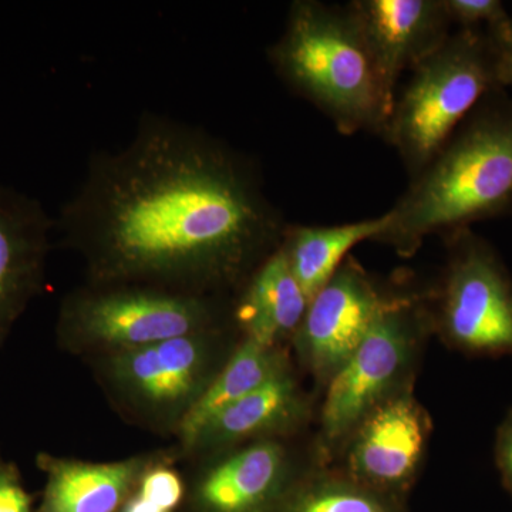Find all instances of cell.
Segmentation results:
<instances>
[{
	"mask_svg": "<svg viewBox=\"0 0 512 512\" xmlns=\"http://www.w3.org/2000/svg\"><path fill=\"white\" fill-rule=\"evenodd\" d=\"M308 416L305 394L289 367L215 416L184 453L210 456L259 440H278Z\"/></svg>",
	"mask_w": 512,
	"mask_h": 512,
	"instance_id": "15",
	"label": "cell"
},
{
	"mask_svg": "<svg viewBox=\"0 0 512 512\" xmlns=\"http://www.w3.org/2000/svg\"><path fill=\"white\" fill-rule=\"evenodd\" d=\"M281 512H403V505L345 473H318L298 478Z\"/></svg>",
	"mask_w": 512,
	"mask_h": 512,
	"instance_id": "19",
	"label": "cell"
},
{
	"mask_svg": "<svg viewBox=\"0 0 512 512\" xmlns=\"http://www.w3.org/2000/svg\"><path fill=\"white\" fill-rule=\"evenodd\" d=\"M212 458L187 483V512H281L298 481L278 440L254 441Z\"/></svg>",
	"mask_w": 512,
	"mask_h": 512,
	"instance_id": "11",
	"label": "cell"
},
{
	"mask_svg": "<svg viewBox=\"0 0 512 512\" xmlns=\"http://www.w3.org/2000/svg\"><path fill=\"white\" fill-rule=\"evenodd\" d=\"M365 40L387 93L451 35L444 0H356L346 6Z\"/></svg>",
	"mask_w": 512,
	"mask_h": 512,
	"instance_id": "13",
	"label": "cell"
},
{
	"mask_svg": "<svg viewBox=\"0 0 512 512\" xmlns=\"http://www.w3.org/2000/svg\"><path fill=\"white\" fill-rule=\"evenodd\" d=\"M393 295L380 291L355 259L343 262L309 301L293 345L303 365L328 383L355 352Z\"/></svg>",
	"mask_w": 512,
	"mask_h": 512,
	"instance_id": "9",
	"label": "cell"
},
{
	"mask_svg": "<svg viewBox=\"0 0 512 512\" xmlns=\"http://www.w3.org/2000/svg\"><path fill=\"white\" fill-rule=\"evenodd\" d=\"M225 348L221 326L92 360L101 386L124 416L177 434L231 355Z\"/></svg>",
	"mask_w": 512,
	"mask_h": 512,
	"instance_id": "6",
	"label": "cell"
},
{
	"mask_svg": "<svg viewBox=\"0 0 512 512\" xmlns=\"http://www.w3.org/2000/svg\"><path fill=\"white\" fill-rule=\"evenodd\" d=\"M268 56L282 82L311 101L339 133L386 131L394 99L348 9L296 0Z\"/></svg>",
	"mask_w": 512,
	"mask_h": 512,
	"instance_id": "3",
	"label": "cell"
},
{
	"mask_svg": "<svg viewBox=\"0 0 512 512\" xmlns=\"http://www.w3.org/2000/svg\"><path fill=\"white\" fill-rule=\"evenodd\" d=\"M484 32L490 46L498 89L512 87V19L507 18Z\"/></svg>",
	"mask_w": 512,
	"mask_h": 512,
	"instance_id": "22",
	"label": "cell"
},
{
	"mask_svg": "<svg viewBox=\"0 0 512 512\" xmlns=\"http://www.w3.org/2000/svg\"><path fill=\"white\" fill-rule=\"evenodd\" d=\"M228 299L143 284L86 282L60 305L57 342L90 359L143 348L225 326L232 316Z\"/></svg>",
	"mask_w": 512,
	"mask_h": 512,
	"instance_id": "4",
	"label": "cell"
},
{
	"mask_svg": "<svg viewBox=\"0 0 512 512\" xmlns=\"http://www.w3.org/2000/svg\"><path fill=\"white\" fill-rule=\"evenodd\" d=\"M0 512H36L35 497L26 491L22 473L0 454Z\"/></svg>",
	"mask_w": 512,
	"mask_h": 512,
	"instance_id": "23",
	"label": "cell"
},
{
	"mask_svg": "<svg viewBox=\"0 0 512 512\" xmlns=\"http://www.w3.org/2000/svg\"><path fill=\"white\" fill-rule=\"evenodd\" d=\"M165 453H144L124 460L94 463L39 453L36 466L46 476L36 512H119L148 468Z\"/></svg>",
	"mask_w": 512,
	"mask_h": 512,
	"instance_id": "14",
	"label": "cell"
},
{
	"mask_svg": "<svg viewBox=\"0 0 512 512\" xmlns=\"http://www.w3.org/2000/svg\"><path fill=\"white\" fill-rule=\"evenodd\" d=\"M439 326L453 348L473 356H512V279L493 248L470 229L451 234Z\"/></svg>",
	"mask_w": 512,
	"mask_h": 512,
	"instance_id": "8",
	"label": "cell"
},
{
	"mask_svg": "<svg viewBox=\"0 0 512 512\" xmlns=\"http://www.w3.org/2000/svg\"><path fill=\"white\" fill-rule=\"evenodd\" d=\"M423 328L416 299L393 296L349 359L329 380L320 433L329 448L345 444L367 414L407 386Z\"/></svg>",
	"mask_w": 512,
	"mask_h": 512,
	"instance_id": "7",
	"label": "cell"
},
{
	"mask_svg": "<svg viewBox=\"0 0 512 512\" xmlns=\"http://www.w3.org/2000/svg\"><path fill=\"white\" fill-rule=\"evenodd\" d=\"M308 305V296L278 248L239 289L232 319L244 338L269 348H282L298 332Z\"/></svg>",
	"mask_w": 512,
	"mask_h": 512,
	"instance_id": "16",
	"label": "cell"
},
{
	"mask_svg": "<svg viewBox=\"0 0 512 512\" xmlns=\"http://www.w3.org/2000/svg\"><path fill=\"white\" fill-rule=\"evenodd\" d=\"M56 220L37 198L0 183V349L46 288Z\"/></svg>",
	"mask_w": 512,
	"mask_h": 512,
	"instance_id": "12",
	"label": "cell"
},
{
	"mask_svg": "<svg viewBox=\"0 0 512 512\" xmlns=\"http://www.w3.org/2000/svg\"><path fill=\"white\" fill-rule=\"evenodd\" d=\"M89 284L224 296L288 227L255 164L204 128L146 111L120 150L93 151L55 218Z\"/></svg>",
	"mask_w": 512,
	"mask_h": 512,
	"instance_id": "1",
	"label": "cell"
},
{
	"mask_svg": "<svg viewBox=\"0 0 512 512\" xmlns=\"http://www.w3.org/2000/svg\"><path fill=\"white\" fill-rule=\"evenodd\" d=\"M286 367L288 362L281 348H269L256 340L242 338L175 434L181 451L190 447L215 416Z\"/></svg>",
	"mask_w": 512,
	"mask_h": 512,
	"instance_id": "18",
	"label": "cell"
},
{
	"mask_svg": "<svg viewBox=\"0 0 512 512\" xmlns=\"http://www.w3.org/2000/svg\"><path fill=\"white\" fill-rule=\"evenodd\" d=\"M187 481L170 454L153 464L119 512H187Z\"/></svg>",
	"mask_w": 512,
	"mask_h": 512,
	"instance_id": "20",
	"label": "cell"
},
{
	"mask_svg": "<svg viewBox=\"0 0 512 512\" xmlns=\"http://www.w3.org/2000/svg\"><path fill=\"white\" fill-rule=\"evenodd\" d=\"M429 414L409 384L377 404L346 440V476L402 501L426 453Z\"/></svg>",
	"mask_w": 512,
	"mask_h": 512,
	"instance_id": "10",
	"label": "cell"
},
{
	"mask_svg": "<svg viewBox=\"0 0 512 512\" xmlns=\"http://www.w3.org/2000/svg\"><path fill=\"white\" fill-rule=\"evenodd\" d=\"M498 89L484 30L460 29L417 64L384 131L410 177L443 150L487 94Z\"/></svg>",
	"mask_w": 512,
	"mask_h": 512,
	"instance_id": "5",
	"label": "cell"
},
{
	"mask_svg": "<svg viewBox=\"0 0 512 512\" xmlns=\"http://www.w3.org/2000/svg\"><path fill=\"white\" fill-rule=\"evenodd\" d=\"M387 224V211L372 220L335 227H303L288 224L279 248L288 259L296 281L311 301L349 258V252L360 242L376 241Z\"/></svg>",
	"mask_w": 512,
	"mask_h": 512,
	"instance_id": "17",
	"label": "cell"
},
{
	"mask_svg": "<svg viewBox=\"0 0 512 512\" xmlns=\"http://www.w3.org/2000/svg\"><path fill=\"white\" fill-rule=\"evenodd\" d=\"M495 464L505 490L512 497V412L505 417L495 440Z\"/></svg>",
	"mask_w": 512,
	"mask_h": 512,
	"instance_id": "24",
	"label": "cell"
},
{
	"mask_svg": "<svg viewBox=\"0 0 512 512\" xmlns=\"http://www.w3.org/2000/svg\"><path fill=\"white\" fill-rule=\"evenodd\" d=\"M512 207V99L484 97L389 211L376 241L412 256L424 239L503 214Z\"/></svg>",
	"mask_w": 512,
	"mask_h": 512,
	"instance_id": "2",
	"label": "cell"
},
{
	"mask_svg": "<svg viewBox=\"0 0 512 512\" xmlns=\"http://www.w3.org/2000/svg\"><path fill=\"white\" fill-rule=\"evenodd\" d=\"M448 18L460 29H485L510 18L498 0H444Z\"/></svg>",
	"mask_w": 512,
	"mask_h": 512,
	"instance_id": "21",
	"label": "cell"
}]
</instances>
